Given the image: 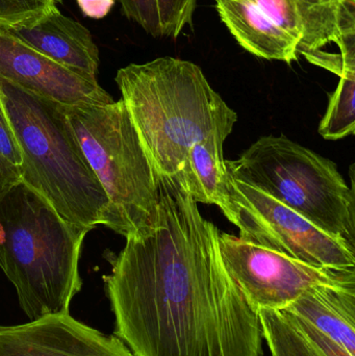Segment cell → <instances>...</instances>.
I'll return each mask as SVG.
<instances>
[{
  "instance_id": "8fae6325",
  "label": "cell",
  "mask_w": 355,
  "mask_h": 356,
  "mask_svg": "<svg viewBox=\"0 0 355 356\" xmlns=\"http://www.w3.org/2000/svg\"><path fill=\"white\" fill-rule=\"evenodd\" d=\"M249 1L296 40L299 54L355 43V0Z\"/></svg>"
},
{
  "instance_id": "2e32d148",
  "label": "cell",
  "mask_w": 355,
  "mask_h": 356,
  "mask_svg": "<svg viewBox=\"0 0 355 356\" xmlns=\"http://www.w3.org/2000/svg\"><path fill=\"white\" fill-rule=\"evenodd\" d=\"M355 68L346 69L329 97L327 113L319 125L321 137L338 141L355 131Z\"/></svg>"
},
{
  "instance_id": "d6986e66",
  "label": "cell",
  "mask_w": 355,
  "mask_h": 356,
  "mask_svg": "<svg viewBox=\"0 0 355 356\" xmlns=\"http://www.w3.org/2000/svg\"><path fill=\"white\" fill-rule=\"evenodd\" d=\"M162 37L176 40L192 23L197 0H156Z\"/></svg>"
},
{
  "instance_id": "7402d4cb",
  "label": "cell",
  "mask_w": 355,
  "mask_h": 356,
  "mask_svg": "<svg viewBox=\"0 0 355 356\" xmlns=\"http://www.w3.org/2000/svg\"><path fill=\"white\" fill-rule=\"evenodd\" d=\"M0 154L14 166L20 167L21 156L12 129L0 104Z\"/></svg>"
},
{
  "instance_id": "9c48e42d",
  "label": "cell",
  "mask_w": 355,
  "mask_h": 356,
  "mask_svg": "<svg viewBox=\"0 0 355 356\" xmlns=\"http://www.w3.org/2000/svg\"><path fill=\"white\" fill-rule=\"evenodd\" d=\"M0 79L63 106L114 102L97 79L71 70L0 29Z\"/></svg>"
},
{
  "instance_id": "30bf717a",
  "label": "cell",
  "mask_w": 355,
  "mask_h": 356,
  "mask_svg": "<svg viewBox=\"0 0 355 356\" xmlns=\"http://www.w3.org/2000/svg\"><path fill=\"white\" fill-rule=\"evenodd\" d=\"M0 356H133L116 336L51 314L28 323L0 326Z\"/></svg>"
},
{
  "instance_id": "603a6c76",
  "label": "cell",
  "mask_w": 355,
  "mask_h": 356,
  "mask_svg": "<svg viewBox=\"0 0 355 356\" xmlns=\"http://www.w3.org/2000/svg\"><path fill=\"white\" fill-rule=\"evenodd\" d=\"M20 181V167L10 164L0 154V198Z\"/></svg>"
},
{
  "instance_id": "8992f818",
  "label": "cell",
  "mask_w": 355,
  "mask_h": 356,
  "mask_svg": "<svg viewBox=\"0 0 355 356\" xmlns=\"http://www.w3.org/2000/svg\"><path fill=\"white\" fill-rule=\"evenodd\" d=\"M63 110L110 201L106 227L125 238L137 234L156 215L158 177L124 102L63 106Z\"/></svg>"
},
{
  "instance_id": "52a82bcc",
  "label": "cell",
  "mask_w": 355,
  "mask_h": 356,
  "mask_svg": "<svg viewBox=\"0 0 355 356\" xmlns=\"http://www.w3.org/2000/svg\"><path fill=\"white\" fill-rule=\"evenodd\" d=\"M229 221L239 238L320 268L355 269V248L317 228L256 186L231 177Z\"/></svg>"
},
{
  "instance_id": "ac0fdd59",
  "label": "cell",
  "mask_w": 355,
  "mask_h": 356,
  "mask_svg": "<svg viewBox=\"0 0 355 356\" xmlns=\"http://www.w3.org/2000/svg\"><path fill=\"white\" fill-rule=\"evenodd\" d=\"M56 3V0H0V29L33 24Z\"/></svg>"
},
{
  "instance_id": "3957f363",
  "label": "cell",
  "mask_w": 355,
  "mask_h": 356,
  "mask_svg": "<svg viewBox=\"0 0 355 356\" xmlns=\"http://www.w3.org/2000/svg\"><path fill=\"white\" fill-rule=\"evenodd\" d=\"M89 232L23 181L0 198V269L31 321L69 313L83 286L79 257Z\"/></svg>"
},
{
  "instance_id": "44dd1931",
  "label": "cell",
  "mask_w": 355,
  "mask_h": 356,
  "mask_svg": "<svg viewBox=\"0 0 355 356\" xmlns=\"http://www.w3.org/2000/svg\"><path fill=\"white\" fill-rule=\"evenodd\" d=\"M299 54L306 56V60L312 64L327 69L339 77L346 69L355 68V49L340 51V54H329L321 49L302 51Z\"/></svg>"
},
{
  "instance_id": "277c9868",
  "label": "cell",
  "mask_w": 355,
  "mask_h": 356,
  "mask_svg": "<svg viewBox=\"0 0 355 356\" xmlns=\"http://www.w3.org/2000/svg\"><path fill=\"white\" fill-rule=\"evenodd\" d=\"M0 104L21 156V179L60 217L81 227L108 225L110 201L63 104L0 79Z\"/></svg>"
},
{
  "instance_id": "6da1fadb",
  "label": "cell",
  "mask_w": 355,
  "mask_h": 356,
  "mask_svg": "<svg viewBox=\"0 0 355 356\" xmlns=\"http://www.w3.org/2000/svg\"><path fill=\"white\" fill-rule=\"evenodd\" d=\"M219 229L181 175L158 177L151 223L104 257L114 336L133 356H263L258 314L225 269Z\"/></svg>"
},
{
  "instance_id": "7a4b0ae2",
  "label": "cell",
  "mask_w": 355,
  "mask_h": 356,
  "mask_svg": "<svg viewBox=\"0 0 355 356\" xmlns=\"http://www.w3.org/2000/svg\"><path fill=\"white\" fill-rule=\"evenodd\" d=\"M115 81L158 177L176 175L194 144L212 136L227 139L238 121L201 68L189 60L164 56L129 64Z\"/></svg>"
},
{
  "instance_id": "cb8c5ba5",
  "label": "cell",
  "mask_w": 355,
  "mask_h": 356,
  "mask_svg": "<svg viewBox=\"0 0 355 356\" xmlns=\"http://www.w3.org/2000/svg\"><path fill=\"white\" fill-rule=\"evenodd\" d=\"M116 0H76L79 10L88 18H104L112 10Z\"/></svg>"
},
{
  "instance_id": "9a60e30c",
  "label": "cell",
  "mask_w": 355,
  "mask_h": 356,
  "mask_svg": "<svg viewBox=\"0 0 355 356\" xmlns=\"http://www.w3.org/2000/svg\"><path fill=\"white\" fill-rule=\"evenodd\" d=\"M226 138L212 136L190 148L181 175L197 203L217 205L229 219L231 213V175L224 160Z\"/></svg>"
},
{
  "instance_id": "d4e9b609",
  "label": "cell",
  "mask_w": 355,
  "mask_h": 356,
  "mask_svg": "<svg viewBox=\"0 0 355 356\" xmlns=\"http://www.w3.org/2000/svg\"><path fill=\"white\" fill-rule=\"evenodd\" d=\"M62 0H56V2H60Z\"/></svg>"
},
{
  "instance_id": "ffe728a7",
  "label": "cell",
  "mask_w": 355,
  "mask_h": 356,
  "mask_svg": "<svg viewBox=\"0 0 355 356\" xmlns=\"http://www.w3.org/2000/svg\"><path fill=\"white\" fill-rule=\"evenodd\" d=\"M125 16L139 24L148 35L162 37L156 0H120Z\"/></svg>"
},
{
  "instance_id": "5b68a950",
  "label": "cell",
  "mask_w": 355,
  "mask_h": 356,
  "mask_svg": "<svg viewBox=\"0 0 355 356\" xmlns=\"http://www.w3.org/2000/svg\"><path fill=\"white\" fill-rule=\"evenodd\" d=\"M226 165L231 177L256 186L355 248L354 166L348 186L335 162L285 135L260 138Z\"/></svg>"
},
{
  "instance_id": "4fadbf2b",
  "label": "cell",
  "mask_w": 355,
  "mask_h": 356,
  "mask_svg": "<svg viewBox=\"0 0 355 356\" xmlns=\"http://www.w3.org/2000/svg\"><path fill=\"white\" fill-rule=\"evenodd\" d=\"M229 33L258 58L292 64L299 60L297 42L249 0H215Z\"/></svg>"
},
{
  "instance_id": "e0dca14e",
  "label": "cell",
  "mask_w": 355,
  "mask_h": 356,
  "mask_svg": "<svg viewBox=\"0 0 355 356\" xmlns=\"http://www.w3.org/2000/svg\"><path fill=\"white\" fill-rule=\"evenodd\" d=\"M270 356H318L283 311L258 312Z\"/></svg>"
},
{
  "instance_id": "ba28073f",
  "label": "cell",
  "mask_w": 355,
  "mask_h": 356,
  "mask_svg": "<svg viewBox=\"0 0 355 356\" xmlns=\"http://www.w3.org/2000/svg\"><path fill=\"white\" fill-rule=\"evenodd\" d=\"M218 246L225 269L256 313L283 311L315 286H355V269L316 267L227 232H219Z\"/></svg>"
},
{
  "instance_id": "7c38bea8",
  "label": "cell",
  "mask_w": 355,
  "mask_h": 356,
  "mask_svg": "<svg viewBox=\"0 0 355 356\" xmlns=\"http://www.w3.org/2000/svg\"><path fill=\"white\" fill-rule=\"evenodd\" d=\"M2 31L54 62L97 79L99 50L91 33L81 23L65 16L56 6L33 24Z\"/></svg>"
},
{
  "instance_id": "5bb4252c",
  "label": "cell",
  "mask_w": 355,
  "mask_h": 356,
  "mask_svg": "<svg viewBox=\"0 0 355 356\" xmlns=\"http://www.w3.org/2000/svg\"><path fill=\"white\" fill-rule=\"evenodd\" d=\"M355 356V286H315L287 309Z\"/></svg>"
}]
</instances>
